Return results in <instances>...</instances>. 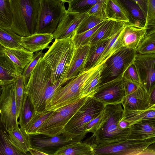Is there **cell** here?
Masks as SVG:
<instances>
[{"label": "cell", "instance_id": "cell-51", "mask_svg": "<svg viewBox=\"0 0 155 155\" xmlns=\"http://www.w3.org/2000/svg\"><path fill=\"white\" fill-rule=\"evenodd\" d=\"M61 1H62L64 2H69L70 1L72 0H60Z\"/></svg>", "mask_w": 155, "mask_h": 155}, {"label": "cell", "instance_id": "cell-31", "mask_svg": "<svg viewBox=\"0 0 155 155\" xmlns=\"http://www.w3.org/2000/svg\"><path fill=\"white\" fill-rule=\"evenodd\" d=\"M22 155L24 154L12 143L7 131L0 124V155Z\"/></svg>", "mask_w": 155, "mask_h": 155}, {"label": "cell", "instance_id": "cell-13", "mask_svg": "<svg viewBox=\"0 0 155 155\" xmlns=\"http://www.w3.org/2000/svg\"><path fill=\"white\" fill-rule=\"evenodd\" d=\"M125 95L123 76L101 84L93 97L103 104H108L122 103Z\"/></svg>", "mask_w": 155, "mask_h": 155}, {"label": "cell", "instance_id": "cell-52", "mask_svg": "<svg viewBox=\"0 0 155 155\" xmlns=\"http://www.w3.org/2000/svg\"><path fill=\"white\" fill-rule=\"evenodd\" d=\"M2 90V87H0V95L1 93Z\"/></svg>", "mask_w": 155, "mask_h": 155}, {"label": "cell", "instance_id": "cell-1", "mask_svg": "<svg viewBox=\"0 0 155 155\" xmlns=\"http://www.w3.org/2000/svg\"><path fill=\"white\" fill-rule=\"evenodd\" d=\"M63 85L53 82L50 70L43 58L38 61L25 85L24 94L29 97L35 114L45 111L56 91Z\"/></svg>", "mask_w": 155, "mask_h": 155}, {"label": "cell", "instance_id": "cell-37", "mask_svg": "<svg viewBox=\"0 0 155 155\" xmlns=\"http://www.w3.org/2000/svg\"><path fill=\"white\" fill-rule=\"evenodd\" d=\"M12 21L10 1L0 0V26L11 27Z\"/></svg>", "mask_w": 155, "mask_h": 155}, {"label": "cell", "instance_id": "cell-8", "mask_svg": "<svg viewBox=\"0 0 155 155\" xmlns=\"http://www.w3.org/2000/svg\"><path fill=\"white\" fill-rule=\"evenodd\" d=\"M105 107L93 97H89L66 125L64 131L81 140L86 135L84 126L100 114Z\"/></svg>", "mask_w": 155, "mask_h": 155}, {"label": "cell", "instance_id": "cell-50", "mask_svg": "<svg viewBox=\"0 0 155 155\" xmlns=\"http://www.w3.org/2000/svg\"><path fill=\"white\" fill-rule=\"evenodd\" d=\"M5 48L0 45V54L4 53Z\"/></svg>", "mask_w": 155, "mask_h": 155}, {"label": "cell", "instance_id": "cell-23", "mask_svg": "<svg viewBox=\"0 0 155 155\" xmlns=\"http://www.w3.org/2000/svg\"><path fill=\"white\" fill-rule=\"evenodd\" d=\"M20 76L8 57L4 53L0 54V87L15 81Z\"/></svg>", "mask_w": 155, "mask_h": 155}, {"label": "cell", "instance_id": "cell-32", "mask_svg": "<svg viewBox=\"0 0 155 155\" xmlns=\"http://www.w3.org/2000/svg\"><path fill=\"white\" fill-rule=\"evenodd\" d=\"M35 114L32 104L28 97L24 94L22 105L19 117V126L23 130Z\"/></svg>", "mask_w": 155, "mask_h": 155}, {"label": "cell", "instance_id": "cell-2", "mask_svg": "<svg viewBox=\"0 0 155 155\" xmlns=\"http://www.w3.org/2000/svg\"><path fill=\"white\" fill-rule=\"evenodd\" d=\"M75 48L71 37L55 39L43 58L51 71L53 83L63 85Z\"/></svg>", "mask_w": 155, "mask_h": 155}, {"label": "cell", "instance_id": "cell-18", "mask_svg": "<svg viewBox=\"0 0 155 155\" xmlns=\"http://www.w3.org/2000/svg\"><path fill=\"white\" fill-rule=\"evenodd\" d=\"M53 39L52 34L35 33L21 37L20 43L23 48L34 53L48 48L49 44Z\"/></svg>", "mask_w": 155, "mask_h": 155}, {"label": "cell", "instance_id": "cell-25", "mask_svg": "<svg viewBox=\"0 0 155 155\" xmlns=\"http://www.w3.org/2000/svg\"><path fill=\"white\" fill-rule=\"evenodd\" d=\"M7 132L14 145L24 155L26 154L29 149L32 147L30 135L23 130L19 126Z\"/></svg>", "mask_w": 155, "mask_h": 155}, {"label": "cell", "instance_id": "cell-5", "mask_svg": "<svg viewBox=\"0 0 155 155\" xmlns=\"http://www.w3.org/2000/svg\"><path fill=\"white\" fill-rule=\"evenodd\" d=\"M155 138L143 140L127 138L108 144H91L95 155H155Z\"/></svg>", "mask_w": 155, "mask_h": 155}, {"label": "cell", "instance_id": "cell-20", "mask_svg": "<svg viewBox=\"0 0 155 155\" xmlns=\"http://www.w3.org/2000/svg\"><path fill=\"white\" fill-rule=\"evenodd\" d=\"M4 53L8 57L20 76L24 68L32 59L34 54L26 49H11L5 48Z\"/></svg>", "mask_w": 155, "mask_h": 155}, {"label": "cell", "instance_id": "cell-22", "mask_svg": "<svg viewBox=\"0 0 155 155\" xmlns=\"http://www.w3.org/2000/svg\"><path fill=\"white\" fill-rule=\"evenodd\" d=\"M105 11L107 19L130 23L129 12L119 0H106Z\"/></svg>", "mask_w": 155, "mask_h": 155}, {"label": "cell", "instance_id": "cell-29", "mask_svg": "<svg viewBox=\"0 0 155 155\" xmlns=\"http://www.w3.org/2000/svg\"><path fill=\"white\" fill-rule=\"evenodd\" d=\"M21 37L15 33L10 27L0 26V45L5 48L21 49Z\"/></svg>", "mask_w": 155, "mask_h": 155}, {"label": "cell", "instance_id": "cell-4", "mask_svg": "<svg viewBox=\"0 0 155 155\" xmlns=\"http://www.w3.org/2000/svg\"><path fill=\"white\" fill-rule=\"evenodd\" d=\"M10 2L12 30L21 37L35 33L40 0H11Z\"/></svg>", "mask_w": 155, "mask_h": 155}, {"label": "cell", "instance_id": "cell-45", "mask_svg": "<svg viewBox=\"0 0 155 155\" xmlns=\"http://www.w3.org/2000/svg\"><path fill=\"white\" fill-rule=\"evenodd\" d=\"M124 79L137 84H141L135 67L133 64L125 71L123 75Z\"/></svg>", "mask_w": 155, "mask_h": 155}, {"label": "cell", "instance_id": "cell-46", "mask_svg": "<svg viewBox=\"0 0 155 155\" xmlns=\"http://www.w3.org/2000/svg\"><path fill=\"white\" fill-rule=\"evenodd\" d=\"M135 2L140 7L145 18L146 17L148 0H132Z\"/></svg>", "mask_w": 155, "mask_h": 155}, {"label": "cell", "instance_id": "cell-28", "mask_svg": "<svg viewBox=\"0 0 155 155\" xmlns=\"http://www.w3.org/2000/svg\"><path fill=\"white\" fill-rule=\"evenodd\" d=\"M101 65L99 66L84 83L80 90V98L87 96L93 97L97 92L101 84Z\"/></svg>", "mask_w": 155, "mask_h": 155}, {"label": "cell", "instance_id": "cell-19", "mask_svg": "<svg viewBox=\"0 0 155 155\" xmlns=\"http://www.w3.org/2000/svg\"><path fill=\"white\" fill-rule=\"evenodd\" d=\"M125 23L118 22L114 32L108 39L105 47L95 67L102 64L110 56L122 47L120 42V33Z\"/></svg>", "mask_w": 155, "mask_h": 155}, {"label": "cell", "instance_id": "cell-43", "mask_svg": "<svg viewBox=\"0 0 155 155\" xmlns=\"http://www.w3.org/2000/svg\"><path fill=\"white\" fill-rule=\"evenodd\" d=\"M106 0H101L92 6L87 13L102 20L107 19L105 9Z\"/></svg>", "mask_w": 155, "mask_h": 155}, {"label": "cell", "instance_id": "cell-6", "mask_svg": "<svg viewBox=\"0 0 155 155\" xmlns=\"http://www.w3.org/2000/svg\"><path fill=\"white\" fill-rule=\"evenodd\" d=\"M89 97L80 98L54 111L39 128L37 134L53 136L63 133L66 125Z\"/></svg>", "mask_w": 155, "mask_h": 155}, {"label": "cell", "instance_id": "cell-42", "mask_svg": "<svg viewBox=\"0 0 155 155\" xmlns=\"http://www.w3.org/2000/svg\"><path fill=\"white\" fill-rule=\"evenodd\" d=\"M44 54L43 50L35 52L31 60L24 68L22 75L24 78L25 85L39 59L43 56Z\"/></svg>", "mask_w": 155, "mask_h": 155}, {"label": "cell", "instance_id": "cell-44", "mask_svg": "<svg viewBox=\"0 0 155 155\" xmlns=\"http://www.w3.org/2000/svg\"><path fill=\"white\" fill-rule=\"evenodd\" d=\"M103 111L97 116L91 120L84 126L83 131L85 134H86L89 132L94 134L95 132L101 122Z\"/></svg>", "mask_w": 155, "mask_h": 155}, {"label": "cell", "instance_id": "cell-26", "mask_svg": "<svg viewBox=\"0 0 155 155\" xmlns=\"http://www.w3.org/2000/svg\"><path fill=\"white\" fill-rule=\"evenodd\" d=\"M95 155L92 145L81 141L73 142L61 147L53 155Z\"/></svg>", "mask_w": 155, "mask_h": 155}, {"label": "cell", "instance_id": "cell-33", "mask_svg": "<svg viewBox=\"0 0 155 155\" xmlns=\"http://www.w3.org/2000/svg\"><path fill=\"white\" fill-rule=\"evenodd\" d=\"M54 112L53 110H47L39 113L35 114L25 127V132L30 135H37L39 128Z\"/></svg>", "mask_w": 155, "mask_h": 155}, {"label": "cell", "instance_id": "cell-35", "mask_svg": "<svg viewBox=\"0 0 155 155\" xmlns=\"http://www.w3.org/2000/svg\"><path fill=\"white\" fill-rule=\"evenodd\" d=\"M108 40L100 41L91 46L84 71H87L95 67V65L103 51Z\"/></svg>", "mask_w": 155, "mask_h": 155}, {"label": "cell", "instance_id": "cell-36", "mask_svg": "<svg viewBox=\"0 0 155 155\" xmlns=\"http://www.w3.org/2000/svg\"><path fill=\"white\" fill-rule=\"evenodd\" d=\"M101 0H72L69 2L68 11L87 13L91 8Z\"/></svg>", "mask_w": 155, "mask_h": 155}, {"label": "cell", "instance_id": "cell-30", "mask_svg": "<svg viewBox=\"0 0 155 155\" xmlns=\"http://www.w3.org/2000/svg\"><path fill=\"white\" fill-rule=\"evenodd\" d=\"M128 11L130 23L141 27L144 26L146 18L139 6L132 0H119Z\"/></svg>", "mask_w": 155, "mask_h": 155}, {"label": "cell", "instance_id": "cell-38", "mask_svg": "<svg viewBox=\"0 0 155 155\" xmlns=\"http://www.w3.org/2000/svg\"><path fill=\"white\" fill-rule=\"evenodd\" d=\"M104 21L86 31L79 34L74 33L71 38L75 48L88 45L90 37Z\"/></svg>", "mask_w": 155, "mask_h": 155}, {"label": "cell", "instance_id": "cell-11", "mask_svg": "<svg viewBox=\"0 0 155 155\" xmlns=\"http://www.w3.org/2000/svg\"><path fill=\"white\" fill-rule=\"evenodd\" d=\"M2 87L0 95V124L8 131L19 126L16 114L15 81Z\"/></svg>", "mask_w": 155, "mask_h": 155}, {"label": "cell", "instance_id": "cell-39", "mask_svg": "<svg viewBox=\"0 0 155 155\" xmlns=\"http://www.w3.org/2000/svg\"><path fill=\"white\" fill-rule=\"evenodd\" d=\"M16 114L18 119L20 113L24 95L25 83L22 75L19 77L15 81Z\"/></svg>", "mask_w": 155, "mask_h": 155}, {"label": "cell", "instance_id": "cell-41", "mask_svg": "<svg viewBox=\"0 0 155 155\" xmlns=\"http://www.w3.org/2000/svg\"><path fill=\"white\" fill-rule=\"evenodd\" d=\"M104 20L94 16L89 15L81 22L74 33L79 34L86 31Z\"/></svg>", "mask_w": 155, "mask_h": 155}, {"label": "cell", "instance_id": "cell-15", "mask_svg": "<svg viewBox=\"0 0 155 155\" xmlns=\"http://www.w3.org/2000/svg\"><path fill=\"white\" fill-rule=\"evenodd\" d=\"M88 16L87 13L81 14L67 10L52 34L54 39L71 37L81 22Z\"/></svg>", "mask_w": 155, "mask_h": 155}, {"label": "cell", "instance_id": "cell-24", "mask_svg": "<svg viewBox=\"0 0 155 155\" xmlns=\"http://www.w3.org/2000/svg\"><path fill=\"white\" fill-rule=\"evenodd\" d=\"M150 119H155V107L142 110H132L123 107L120 120L128 123L130 127L143 120Z\"/></svg>", "mask_w": 155, "mask_h": 155}, {"label": "cell", "instance_id": "cell-21", "mask_svg": "<svg viewBox=\"0 0 155 155\" xmlns=\"http://www.w3.org/2000/svg\"><path fill=\"white\" fill-rule=\"evenodd\" d=\"M128 139L143 140L155 138V119H150L130 126Z\"/></svg>", "mask_w": 155, "mask_h": 155}, {"label": "cell", "instance_id": "cell-34", "mask_svg": "<svg viewBox=\"0 0 155 155\" xmlns=\"http://www.w3.org/2000/svg\"><path fill=\"white\" fill-rule=\"evenodd\" d=\"M155 30L147 33L136 49L137 54L155 53Z\"/></svg>", "mask_w": 155, "mask_h": 155}, {"label": "cell", "instance_id": "cell-40", "mask_svg": "<svg viewBox=\"0 0 155 155\" xmlns=\"http://www.w3.org/2000/svg\"><path fill=\"white\" fill-rule=\"evenodd\" d=\"M147 33L155 30V0H148L147 11L144 25Z\"/></svg>", "mask_w": 155, "mask_h": 155}, {"label": "cell", "instance_id": "cell-27", "mask_svg": "<svg viewBox=\"0 0 155 155\" xmlns=\"http://www.w3.org/2000/svg\"><path fill=\"white\" fill-rule=\"evenodd\" d=\"M118 22L109 19L104 20L90 37L88 45L91 46L101 41L108 40L114 32Z\"/></svg>", "mask_w": 155, "mask_h": 155}, {"label": "cell", "instance_id": "cell-14", "mask_svg": "<svg viewBox=\"0 0 155 155\" xmlns=\"http://www.w3.org/2000/svg\"><path fill=\"white\" fill-rule=\"evenodd\" d=\"M133 64L141 84L150 94L155 88V53L137 54Z\"/></svg>", "mask_w": 155, "mask_h": 155}, {"label": "cell", "instance_id": "cell-47", "mask_svg": "<svg viewBox=\"0 0 155 155\" xmlns=\"http://www.w3.org/2000/svg\"><path fill=\"white\" fill-rule=\"evenodd\" d=\"M28 152L32 155H48L47 153L41 150L32 147L29 149Z\"/></svg>", "mask_w": 155, "mask_h": 155}, {"label": "cell", "instance_id": "cell-12", "mask_svg": "<svg viewBox=\"0 0 155 155\" xmlns=\"http://www.w3.org/2000/svg\"><path fill=\"white\" fill-rule=\"evenodd\" d=\"M32 147L38 149L48 155H53L59 149L70 143L81 140L65 131L60 135L53 136L38 134L30 135Z\"/></svg>", "mask_w": 155, "mask_h": 155}, {"label": "cell", "instance_id": "cell-53", "mask_svg": "<svg viewBox=\"0 0 155 155\" xmlns=\"http://www.w3.org/2000/svg\"><path fill=\"white\" fill-rule=\"evenodd\" d=\"M7 0L9 1H10L11 0Z\"/></svg>", "mask_w": 155, "mask_h": 155}, {"label": "cell", "instance_id": "cell-7", "mask_svg": "<svg viewBox=\"0 0 155 155\" xmlns=\"http://www.w3.org/2000/svg\"><path fill=\"white\" fill-rule=\"evenodd\" d=\"M99 66H96L84 71L57 90L47 104L46 110L54 111L79 99L80 91L82 85Z\"/></svg>", "mask_w": 155, "mask_h": 155}, {"label": "cell", "instance_id": "cell-16", "mask_svg": "<svg viewBox=\"0 0 155 155\" xmlns=\"http://www.w3.org/2000/svg\"><path fill=\"white\" fill-rule=\"evenodd\" d=\"M147 28L131 23H126L120 33L122 47L135 50L146 34Z\"/></svg>", "mask_w": 155, "mask_h": 155}, {"label": "cell", "instance_id": "cell-17", "mask_svg": "<svg viewBox=\"0 0 155 155\" xmlns=\"http://www.w3.org/2000/svg\"><path fill=\"white\" fill-rule=\"evenodd\" d=\"M91 46L88 45L75 48L68 71V81L77 77L84 72Z\"/></svg>", "mask_w": 155, "mask_h": 155}, {"label": "cell", "instance_id": "cell-48", "mask_svg": "<svg viewBox=\"0 0 155 155\" xmlns=\"http://www.w3.org/2000/svg\"><path fill=\"white\" fill-rule=\"evenodd\" d=\"M118 124L119 127L122 129H124L129 127L128 123L123 120H120Z\"/></svg>", "mask_w": 155, "mask_h": 155}, {"label": "cell", "instance_id": "cell-3", "mask_svg": "<svg viewBox=\"0 0 155 155\" xmlns=\"http://www.w3.org/2000/svg\"><path fill=\"white\" fill-rule=\"evenodd\" d=\"M123 112L121 104H108L104 109L101 122L91 137V144H105L119 142L127 138L129 128L121 129L118 124Z\"/></svg>", "mask_w": 155, "mask_h": 155}, {"label": "cell", "instance_id": "cell-9", "mask_svg": "<svg viewBox=\"0 0 155 155\" xmlns=\"http://www.w3.org/2000/svg\"><path fill=\"white\" fill-rule=\"evenodd\" d=\"M65 3L60 0H40L35 33L53 34L67 11Z\"/></svg>", "mask_w": 155, "mask_h": 155}, {"label": "cell", "instance_id": "cell-49", "mask_svg": "<svg viewBox=\"0 0 155 155\" xmlns=\"http://www.w3.org/2000/svg\"><path fill=\"white\" fill-rule=\"evenodd\" d=\"M150 98L152 103L155 104V88L152 90L150 94Z\"/></svg>", "mask_w": 155, "mask_h": 155}, {"label": "cell", "instance_id": "cell-10", "mask_svg": "<svg viewBox=\"0 0 155 155\" xmlns=\"http://www.w3.org/2000/svg\"><path fill=\"white\" fill-rule=\"evenodd\" d=\"M136 54L135 50L122 47L110 56L101 64V84L123 76L133 63Z\"/></svg>", "mask_w": 155, "mask_h": 155}]
</instances>
